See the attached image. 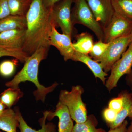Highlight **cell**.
I'll return each instance as SVG.
<instances>
[{"label":"cell","mask_w":132,"mask_h":132,"mask_svg":"<svg viewBox=\"0 0 132 132\" xmlns=\"http://www.w3.org/2000/svg\"><path fill=\"white\" fill-rule=\"evenodd\" d=\"M6 108L7 107L3 103L0 99V114H1Z\"/></svg>","instance_id":"32"},{"label":"cell","mask_w":132,"mask_h":132,"mask_svg":"<svg viewBox=\"0 0 132 132\" xmlns=\"http://www.w3.org/2000/svg\"><path fill=\"white\" fill-rule=\"evenodd\" d=\"M15 112L17 115L19 120V128L20 132H55V126L52 123H46V120L47 118V111L44 112L43 116L39 120L40 123L42 128L40 130H36L29 126L24 120L19 109H15Z\"/></svg>","instance_id":"14"},{"label":"cell","mask_w":132,"mask_h":132,"mask_svg":"<svg viewBox=\"0 0 132 132\" xmlns=\"http://www.w3.org/2000/svg\"><path fill=\"white\" fill-rule=\"evenodd\" d=\"M49 48L41 47L38 48L34 53L29 56L24 62L21 70L13 78V79L5 83L8 87L19 88V85L22 82L29 81L33 82L37 89L33 92L36 100H41L44 102L46 95L53 92L58 86V83L55 82L48 87L41 85L38 80L39 67L41 62L47 58Z\"/></svg>","instance_id":"2"},{"label":"cell","mask_w":132,"mask_h":132,"mask_svg":"<svg viewBox=\"0 0 132 132\" xmlns=\"http://www.w3.org/2000/svg\"><path fill=\"white\" fill-rule=\"evenodd\" d=\"M132 42L131 34L114 40L110 43L108 48L99 61L105 72L111 71L114 64L118 61Z\"/></svg>","instance_id":"6"},{"label":"cell","mask_w":132,"mask_h":132,"mask_svg":"<svg viewBox=\"0 0 132 132\" xmlns=\"http://www.w3.org/2000/svg\"><path fill=\"white\" fill-rule=\"evenodd\" d=\"M123 103V98L119 94L118 97L112 99L109 101L108 104V108L118 113L122 108Z\"/></svg>","instance_id":"26"},{"label":"cell","mask_w":132,"mask_h":132,"mask_svg":"<svg viewBox=\"0 0 132 132\" xmlns=\"http://www.w3.org/2000/svg\"><path fill=\"white\" fill-rule=\"evenodd\" d=\"M110 43H105L99 40L94 43L90 52V57L94 60L98 62L108 48Z\"/></svg>","instance_id":"24"},{"label":"cell","mask_w":132,"mask_h":132,"mask_svg":"<svg viewBox=\"0 0 132 132\" xmlns=\"http://www.w3.org/2000/svg\"><path fill=\"white\" fill-rule=\"evenodd\" d=\"M130 126L127 128L126 132H132V119Z\"/></svg>","instance_id":"33"},{"label":"cell","mask_w":132,"mask_h":132,"mask_svg":"<svg viewBox=\"0 0 132 132\" xmlns=\"http://www.w3.org/2000/svg\"><path fill=\"white\" fill-rule=\"evenodd\" d=\"M50 46H53L58 50L65 61L69 60H72L75 50L71 38L65 34L59 32L53 24L50 36Z\"/></svg>","instance_id":"10"},{"label":"cell","mask_w":132,"mask_h":132,"mask_svg":"<svg viewBox=\"0 0 132 132\" xmlns=\"http://www.w3.org/2000/svg\"><path fill=\"white\" fill-rule=\"evenodd\" d=\"M84 90L79 85L73 86L70 92L61 91L59 101L67 107L71 118L76 123H84L87 119L86 104L82 101L81 95Z\"/></svg>","instance_id":"3"},{"label":"cell","mask_w":132,"mask_h":132,"mask_svg":"<svg viewBox=\"0 0 132 132\" xmlns=\"http://www.w3.org/2000/svg\"><path fill=\"white\" fill-rule=\"evenodd\" d=\"M19 123L15 111L7 108L0 114V130L5 132H17Z\"/></svg>","instance_id":"15"},{"label":"cell","mask_w":132,"mask_h":132,"mask_svg":"<svg viewBox=\"0 0 132 132\" xmlns=\"http://www.w3.org/2000/svg\"><path fill=\"white\" fill-rule=\"evenodd\" d=\"M74 7L71 12L73 25L80 24L87 27L95 34L99 40L104 42V29L95 18L86 0H74Z\"/></svg>","instance_id":"4"},{"label":"cell","mask_w":132,"mask_h":132,"mask_svg":"<svg viewBox=\"0 0 132 132\" xmlns=\"http://www.w3.org/2000/svg\"><path fill=\"white\" fill-rule=\"evenodd\" d=\"M10 15L7 0H0V19Z\"/></svg>","instance_id":"28"},{"label":"cell","mask_w":132,"mask_h":132,"mask_svg":"<svg viewBox=\"0 0 132 132\" xmlns=\"http://www.w3.org/2000/svg\"><path fill=\"white\" fill-rule=\"evenodd\" d=\"M131 41H132V32L131 34Z\"/></svg>","instance_id":"35"},{"label":"cell","mask_w":132,"mask_h":132,"mask_svg":"<svg viewBox=\"0 0 132 132\" xmlns=\"http://www.w3.org/2000/svg\"><path fill=\"white\" fill-rule=\"evenodd\" d=\"M76 42L73 43L76 51L81 53L88 54L93 46V36L89 33H82L76 36Z\"/></svg>","instance_id":"18"},{"label":"cell","mask_w":132,"mask_h":132,"mask_svg":"<svg viewBox=\"0 0 132 132\" xmlns=\"http://www.w3.org/2000/svg\"><path fill=\"white\" fill-rule=\"evenodd\" d=\"M114 12L132 20V0H111Z\"/></svg>","instance_id":"22"},{"label":"cell","mask_w":132,"mask_h":132,"mask_svg":"<svg viewBox=\"0 0 132 132\" xmlns=\"http://www.w3.org/2000/svg\"><path fill=\"white\" fill-rule=\"evenodd\" d=\"M98 121L94 116L90 115L84 123H76L71 132H106L101 128H97Z\"/></svg>","instance_id":"21"},{"label":"cell","mask_w":132,"mask_h":132,"mask_svg":"<svg viewBox=\"0 0 132 132\" xmlns=\"http://www.w3.org/2000/svg\"><path fill=\"white\" fill-rule=\"evenodd\" d=\"M97 21L104 29L114 13L111 0H86Z\"/></svg>","instance_id":"9"},{"label":"cell","mask_w":132,"mask_h":132,"mask_svg":"<svg viewBox=\"0 0 132 132\" xmlns=\"http://www.w3.org/2000/svg\"><path fill=\"white\" fill-rule=\"evenodd\" d=\"M33 0H7L10 15L26 16Z\"/></svg>","instance_id":"20"},{"label":"cell","mask_w":132,"mask_h":132,"mask_svg":"<svg viewBox=\"0 0 132 132\" xmlns=\"http://www.w3.org/2000/svg\"><path fill=\"white\" fill-rule=\"evenodd\" d=\"M26 16L9 15L0 19V33L13 29H26Z\"/></svg>","instance_id":"17"},{"label":"cell","mask_w":132,"mask_h":132,"mask_svg":"<svg viewBox=\"0 0 132 132\" xmlns=\"http://www.w3.org/2000/svg\"><path fill=\"white\" fill-rule=\"evenodd\" d=\"M72 60L80 62L86 64L92 71L95 77L100 79L105 85L106 80L105 77L108 74L104 72L100 63L92 59L88 54L81 53L76 51Z\"/></svg>","instance_id":"13"},{"label":"cell","mask_w":132,"mask_h":132,"mask_svg":"<svg viewBox=\"0 0 132 132\" xmlns=\"http://www.w3.org/2000/svg\"><path fill=\"white\" fill-rule=\"evenodd\" d=\"M126 79L128 86H129L131 90H132V67L130 72L127 75Z\"/></svg>","instance_id":"31"},{"label":"cell","mask_w":132,"mask_h":132,"mask_svg":"<svg viewBox=\"0 0 132 132\" xmlns=\"http://www.w3.org/2000/svg\"><path fill=\"white\" fill-rule=\"evenodd\" d=\"M18 60H7L0 64V75L3 77L11 76L14 73L18 63Z\"/></svg>","instance_id":"25"},{"label":"cell","mask_w":132,"mask_h":132,"mask_svg":"<svg viewBox=\"0 0 132 132\" xmlns=\"http://www.w3.org/2000/svg\"><path fill=\"white\" fill-rule=\"evenodd\" d=\"M104 30V42H111L116 39L131 34L132 20L114 12L111 21Z\"/></svg>","instance_id":"7"},{"label":"cell","mask_w":132,"mask_h":132,"mask_svg":"<svg viewBox=\"0 0 132 132\" xmlns=\"http://www.w3.org/2000/svg\"><path fill=\"white\" fill-rule=\"evenodd\" d=\"M43 3L45 7L48 9H52L61 1L62 0H42Z\"/></svg>","instance_id":"30"},{"label":"cell","mask_w":132,"mask_h":132,"mask_svg":"<svg viewBox=\"0 0 132 132\" xmlns=\"http://www.w3.org/2000/svg\"><path fill=\"white\" fill-rule=\"evenodd\" d=\"M5 56L13 57L21 62H25L29 55L22 50L13 49L0 46V58Z\"/></svg>","instance_id":"23"},{"label":"cell","mask_w":132,"mask_h":132,"mask_svg":"<svg viewBox=\"0 0 132 132\" xmlns=\"http://www.w3.org/2000/svg\"><path fill=\"white\" fill-rule=\"evenodd\" d=\"M74 0H62L51 9L52 24L61 29L62 33L72 38L74 29L71 19V6Z\"/></svg>","instance_id":"5"},{"label":"cell","mask_w":132,"mask_h":132,"mask_svg":"<svg viewBox=\"0 0 132 132\" xmlns=\"http://www.w3.org/2000/svg\"><path fill=\"white\" fill-rule=\"evenodd\" d=\"M24 93L19 88L9 87L0 94V99L7 108H11L23 97Z\"/></svg>","instance_id":"19"},{"label":"cell","mask_w":132,"mask_h":132,"mask_svg":"<svg viewBox=\"0 0 132 132\" xmlns=\"http://www.w3.org/2000/svg\"><path fill=\"white\" fill-rule=\"evenodd\" d=\"M119 94L123 99V106L120 111L118 113L115 120L113 123L108 125L110 129H113L121 125L128 117L132 106V93L127 91H123Z\"/></svg>","instance_id":"16"},{"label":"cell","mask_w":132,"mask_h":132,"mask_svg":"<svg viewBox=\"0 0 132 132\" xmlns=\"http://www.w3.org/2000/svg\"><path fill=\"white\" fill-rule=\"evenodd\" d=\"M128 117L130 118V119H132V106L131 107V111H130V114H129V115H128Z\"/></svg>","instance_id":"34"},{"label":"cell","mask_w":132,"mask_h":132,"mask_svg":"<svg viewBox=\"0 0 132 132\" xmlns=\"http://www.w3.org/2000/svg\"><path fill=\"white\" fill-rule=\"evenodd\" d=\"M47 119L50 121L57 116L59 119L58 132H71L74 125L67 107L59 101L54 112L47 111Z\"/></svg>","instance_id":"11"},{"label":"cell","mask_w":132,"mask_h":132,"mask_svg":"<svg viewBox=\"0 0 132 132\" xmlns=\"http://www.w3.org/2000/svg\"><path fill=\"white\" fill-rule=\"evenodd\" d=\"M128 124V122L125 120L121 125L113 129H110L108 132H126Z\"/></svg>","instance_id":"29"},{"label":"cell","mask_w":132,"mask_h":132,"mask_svg":"<svg viewBox=\"0 0 132 132\" xmlns=\"http://www.w3.org/2000/svg\"><path fill=\"white\" fill-rule=\"evenodd\" d=\"M118 112L109 108L105 109L103 111V116L108 126L113 123L116 119Z\"/></svg>","instance_id":"27"},{"label":"cell","mask_w":132,"mask_h":132,"mask_svg":"<svg viewBox=\"0 0 132 132\" xmlns=\"http://www.w3.org/2000/svg\"><path fill=\"white\" fill-rule=\"evenodd\" d=\"M132 67V42L120 59L114 64L111 73L105 85L109 92L116 87L123 76L128 74Z\"/></svg>","instance_id":"8"},{"label":"cell","mask_w":132,"mask_h":132,"mask_svg":"<svg viewBox=\"0 0 132 132\" xmlns=\"http://www.w3.org/2000/svg\"><path fill=\"white\" fill-rule=\"evenodd\" d=\"M26 30V29H13L0 33V46L22 50Z\"/></svg>","instance_id":"12"},{"label":"cell","mask_w":132,"mask_h":132,"mask_svg":"<svg viewBox=\"0 0 132 132\" xmlns=\"http://www.w3.org/2000/svg\"><path fill=\"white\" fill-rule=\"evenodd\" d=\"M0 132H2L1 131H0Z\"/></svg>","instance_id":"36"},{"label":"cell","mask_w":132,"mask_h":132,"mask_svg":"<svg viewBox=\"0 0 132 132\" xmlns=\"http://www.w3.org/2000/svg\"><path fill=\"white\" fill-rule=\"evenodd\" d=\"M51 9L45 7L42 0H33L26 15L27 29L22 48L29 56L39 48L50 47Z\"/></svg>","instance_id":"1"}]
</instances>
